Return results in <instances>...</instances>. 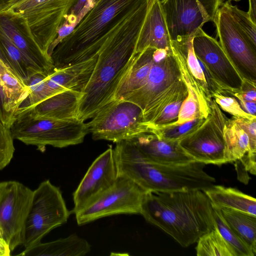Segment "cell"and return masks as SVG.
<instances>
[{
	"mask_svg": "<svg viewBox=\"0 0 256 256\" xmlns=\"http://www.w3.org/2000/svg\"><path fill=\"white\" fill-rule=\"evenodd\" d=\"M145 0L127 16L103 45L81 98L78 118L90 119L114 100L116 90L136 54V42L148 9Z\"/></svg>",
	"mask_w": 256,
	"mask_h": 256,
	"instance_id": "6da1fadb",
	"label": "cell"
},
{
	"mask_svg": "<svg viewBox=\"0 0 256 256\" xmlns=\"http://www.w3.org/2000/svg\"><path fill=\"white\" fill-rule=\"evenodd\" d=\"M140 214L184 248L214 228L212 206L200 190L146 192Z\"/></svg>",
	"mask_w": 256,
	"mask_h": 256,
	"instance_id": "7a4b0ae2",
	"label": "cell"
},
{
	"mask_svg": "<svg viewBox=\"0 0 256 256\" xmlns=\"http://www.w3.org/2000/svg\"><path fill=\"white\" fill-rule=\"evenodd\" d=\"M146 0H97L72 32L54 49L55 69L97 58L116 28Z\"/></svg>",
	"mask_w": 256,
	"mask_h": 256,
	"instance_id": "3957f363",
	"label": "cell"
},
{
	"mask_svg": "<svg viewBox=\"0 0 256 256\" xmlns=\"http://www.w3.org/2000/svg\"><path fill=\"white\" fill-rule=\"evenodd\" d=\"M116 144L114 150L118 174L130 178L146 192L204 190L216 182V179L204 170L203 162L153 163L144 158L131 140Z\"/></svg>",
	"mask_w": 256,
	"mask_h": 256,
	"instance_id": "277c9868",
	"label": "cell"
},
{
	"mask_svg": "<svg viewBox=\"0 0 256 256\" xmlns=\"http://www.w3.org/2000/svg\"><path fill=\"white\" fill-rule=\"evenodd\" d=\"M77 0H4L0 4V16H8L18 23L28 39L50 57L49 46Z\"/></svg>",
	"mask_w": 256,
	"mask_h": 256,
	"instance_id": "5b68a950",
	"label": "cell"
},
{
	"mask_svg": "<svg viewBox=\"0 0 256 256\" xmlns=\"http://www.w3.org/2000/svg\"><path fill=\"white\" fill-rule=\"evenodd\" d=\"M13 139L36 146L43 152L47 146L63 148L81 144L88 133L86 123L78 118L56 120L18 115L10 127Z\"/></svg>",
	"mask_w": 256,
	"mask_h": 256,
	"instance_id": "8992f818",
	"label": "cell"
},
{
	"mask_svg": "<svg viewBox=\"0 0 256 256\" xmlns=\"http://www.w3.org/2000/svg\"><path fill=\"white\" fill-rule=\"evenodd\" d=\"M60 189L49 180L33 190L22 234L24 249L41 242L53 229L66 223L70 214Z\"/></svg>",
	"mask_w": 256,
	"mask_h": 256,
	"instance_id": "52a82bcc",
	"label": "cell"
},
{
	"mask_svg": "<svg viewBox=\"0 0 256 256\" xmlns=\"http://www.w3.org/2000/svg\"><path fill=\"white\" fill-rule=\"evenodd\" d=\"M86 126L94 140L115 143L152 133L145 123L140 108L120 99L114 100L104 106L86 123Z\"/></svg>",
	"mask_w": 256,
	"mask_h": 256,
	"instance_id": "ba28073f",
	"label": "cell"
},
{
	"mask_svg": "<svg viewBox=\"0 0 256 256\" xmlns=\"http://www.w3.org/2000/svg\"><path fill=\"white\" fill-rule=\"evenodd\" d=\"M146 192L122 175L115 183L94 201L76 213L78 226L120 214H140Z\"/></svg>",
	"mask_w": 256,
	"mask_h": 256,
	"instance_id": "9c48e42d",
	"label": "cell"
},
{
	"mask_svg": "<svg viewBox=\"0 0 256 256\" xmlns=\"http://www.w3.org/2000/svg\"><path fill=\"white\" fill-rule=\"evenodd\" d=\"M210 112L194 130L179 140L182 149L196 161L221 165L224 158V128L227 117L212 98Z\"/></svg>",
	"mask_w": 256,
	"mask_h": 256,
	"instance_id": "30bf717a",
	"label": "cell"
},
{
	"mask_svg": "<svg viewBox=\"0 0 256 256\" xmlns=\"http://www.w3.org/2000/svg\"><path fill=\"white\" fill-rule=\"evenodd\" d=\"M171 42L193 38L214 22L222 0H160Z\"/></svg>",
	"mask_w": 256,
	"mask_h": 256,
	"instance_id": "8fae6325",
	"label": "cell"
},
{
	"mask_svg": "<svg viewBox=\"0 0 256 256\" xmlns=\"http://www.w3.org/2000/svg\"><path fill=\"white\" fill-rule=\"evenodd\" d=\"M214 22L220 46L242 79L256 82V46L236 24L224 3Z\"/></svg>",
	"mask_w": 256,
	"mask_h": 256,
	"instance_id": "7c38bea8",
	"label": "cell"
},
{
	"mask_svg": "<svg viewBox=\"0 0 256 256\" xmlns=\"http://www.w3.org/2000/svg\"><path fill=\"white\" fill-rule=\"evenodd\" d=\"M33 190L15 180L0 182V230L10 251L22 244Z\"/></svg>",
	"mask_w": 256,
	"mask_h": 256,
	"instance_id": "4fadbf2b",
	"label": "cell"
},
{
	"mask_svg": "<svg viewBox=\"0 0 256 256\" xmlns=\"http://www.w3.org/2000/svg\"><path fill=\"white\" fill-rule=\"evenodd\" d=\"M182 79L172 50L155 48L154 62L145 82L125 100L140 108L145 122L149 112L163 94Z\"/></svg>",
	"mask_w": 256,
	"mask_h": 256,
	"instance_id": "5bb4252c",
	"label": "cell"
},
{
	"mask_svg": "<svg viewBox=\"0 0 256 256\" xmlns=\"http://www.w3.org/2000/svg\"><path fill=\"white\" fill-rule=\"evenodd\" d=\"M118 176L114 150L110 146L92 162L74 192L72 213L79 212L110 188Z\"/></svg>",
	"mask_w": 256,
	"mask_h": 256,
	"instance_id": "9a60e30c",
	"label": "cell"
},
{
	"mask_svg": "<svg viewBox=\"0 0 256 256\" xmlns=\"http://www.w3.org/2000/svg\"><path fill=\"white\" fill-rule=\"evenodd\" d=\"M194 52L210 74L228 92L240 88L242 78L218 42L199 30L192 40Z\"/></svg>",
	"mask_w": 256,
	"mask_h": 256,
	"instance_id": "2e32d148",
	"label": "cell"
},
{
	"mask_svg": "<svg viewBox=\"0 0 256 256\" xmlns=\"http://www.w3.org/2000/svg\"><path fill=\"white\" fill-rule=\"evenodd\" d=\"M130 140L144 158L151 162L179 165L196 161L180 146V140H166L150 132Z\"/></svg>",
	"mask_w": 256,
	"mask_h": 256,
	"instance_id": "e0dca14e",
	"label": "cell"
},
{
	"mask_svg": "<svg viewBox=\"0 0 256 256\" xmlns=\"http://www.w3.org/2000/svg\"><path fill=\"white\" fill-rule=\"evenodd\" d=\"M172 50L188 95L182 104L177 122L170 125L182 124L196 118H206L210 112V102L192 76L180 54L172 46Z\"/></svg>",
	"mask_w": 256,
	"mask_h": 256,
	"instance_id": "ac0fdd59",
	"label": "cell"
},
{
	"mask_svg": "<svg viewBox=\"0 0 256 256\" xmlns=\"http://www.w3.org/2000/svg\"><path fill=\"white\" fill-rule=\"evenodd\" d=\"M28 92L24 82L0 60V114L6 127L10 128Z\"/></svg>",
	"mask_w": 256,
	"mask_h": 256,
	"instance_id": "d6986e66",
	"label": "cell"
},
{
	"mask_svg": "<svg viewBox=\"0 0 256 256\" xmlns=\"http://www.w3.org/2000/svg\"><path fill=\"white\" fill-rule=\"evenodd\" d=\"M147 47L172 50L160 0H150L148 9L136 42V54Z\"/></svg>",
	"mask_w": 256,
	"mask_h": 256,
	"instance_id": "ffe728a7",
	"label": "cell"
},
{
	"mask_svg": "<svg viewBox=\"0 0 256 256\" xmlns=\"http://www.w3.org/2000/svg\"><path fill=\"white\" fill-rule=\"evenodd\" d=\"M83 95L84 93L82 92L64 90L45 99L16 116L26 114L35 118L56 120L78 118V108Z\"/></svg>",
	"mask_w": 256,
	"mask_h": 256,
	"instance_id": "44dd1931",
	"label": "cell"
},
{
	"mask_svg": "<svg viewBox=\"0 0 256 256\" xmlns=\"http://www.w3.org/2000/svg\"><path fill=\"white\" fill-rule=\"evenodd\" d=\"M97 58L54 69L46 78L50 97L66 90L83 92L94 70Z\"/></svg>",
	"mask_w": 256,
	"mask_h": 256,
	"instance_id": "7402d4cb",
	"label": "cell"
},
{
	"mask_svg": "<svg viewBox=\"0 0 256 256\" xmlns=\"http://www.w3.org/2000/svg\"><path fill=\"white\" fill-rule=\"evenodd\" d=\"M0 28L40 72L50 74L54 70V67L52 58L44 55L22 34L14 20L8 16H0Z\"/></svg>",
	"mask_w": 256,
	"mask_h": 256,
	"instance_id": "603a6c76",
	"label": "cell"
},
{
	"mask_svg": "<svg viewBox=\"0 0 256 256\" xmlns=\"http://www.w3.org/2000/svg\"><path fill=\"white\" fill-rule=\"evenodd\" d=\"M91 250V246L76 234L48 242H40L24 249L20 256H84Z\"/></svg>",
	"mask_w": 256,
	"mask_h": 256,
	"instance_id": "cb8c5ba5",
	"label": "cell"
},
{
	"mask_svg": "<svg viewBox=\"0 0 256 256\" xmlns=\"http://www.w3.org/2000/svg\"><path fill=\"white\" fill-rule=\"evenodd\" d=\"M212 207L227 208L256 216V200L238 190L213 185L204 190Z\"/></svg>",
	"mask_w": 256,
	"mask_h": 256,
	"instance_id": "d4e9b609",
	"label": "cell"
},
{
	"mask_svg": "<svg viewBox=\"0 0 256 256\" xmlns=\"http://www.w3.org/2000/svg\"><path fill=\"white\" fill-rule=\"evenodd\" d=\"M0 60L24 82L34 74L40 72L10 40L0 28Z\"/></svg>",
	"mask_w": 256,
	"mask_h": 256,
	"instance_id": "484cf974",
	"label": "cell"
},
{
	"mask_svg": "<svg viewBox=\"0 0 256 256\" xmlns=\"http://www.w3.org/2000/svg\"><path fill=\"white\" fill-rule=\"evenodd\" d=\"M224 158L226 162L242 158L250 152L249 138L234 118H227L224 128Z\"/></svg>",
	"mask_w": 256,
	"mask_h": 256,
	"instance_id": "4316f807",
	"label": "cell"
},
{
	"mask_svg": "<svg viewBox=\"0 0 256 256\" xmlns=\"http://www.w3.org/2000/svg\"><path fill=\"white\" fill-rule=\"evenodd\" d=\"M228 224L256 252V216L233 209H220Z\"/></svg>",
	"mask_w": 256,
	"mask_h": 256,
	"instance_id": "83f0119b",
	"label": "cell"
},
{
	"mask_svg": "<svg viewBox=\"0 0 256 256\" xmlns=\"http://www.w3.org/2000/svg\"><path fill=\"white\" fill-rule=\"evenodd\" d=\"M196 250L198 256H236L214 227L198 238Z\"/></svg>",
	"mask_w": 256,
	"mask_h": 256,
	"instance_id": "f1b7e54d",
	"label": "cell"
},
{
	"mask_svg": "<svg viewBox=\"0 0 256 256\" xmlns=\"http://www.w3.org/2000/svg\"><path fill=\"white\" fill-rule=\"evenodd\" d=\"M193 38L172 42V46L180 54L192 76L200 86L209 101L212 97L208 92L204 73L192 47Z\"/></svg>",
	"mask_w": 256,
	"mask_h": 256,
	"instance_id": "f546056e",
	"label": "cell"
},
{
	"mask_svg": "<svg viewBox=\"0 0 256 256\" xmlns=\"http://www.w3.org/2000/svg\"><path fill=\"white\" fill-rule=\"evenodd\" d=\"M212 208L214 227L234 250L236 256H254L255 254L250 246L226 222L220 209L214 207Z\"/></svg>",
	"mask_w": 256,
	"mask_h": 256,
	"instance_id": "4dcf8cb0",
	"label": "cell"
},
{
	"mask_svg": "<svg viewBox=\"0 0 256 256\" xmlns=\"http://www.w3.org/2000/svg\"><path fill=\"white\" fill-rule=\"evenodd\" d=\"M48 74L38 72L24 82L28 88V94L20 105L15 117L50 97L45 83L46 78Z\"/></svg>",
	"mask_w": 256,
	"mask_h": 256,
	"instance_id": "1f68e13d",
	"label": "cell"
},
{
	"mask_svg": "<svg viewBox=\"0 0 256 256\" xmlns=\"http://www.w3.org/2000/svg\"><path fill=\"white\" fill-rule=\"evenodd\" d=\"M188 95V92L186 86L150 124L149 128L152 132L154 129L172 124L177 122L180 109Z\"/></svg>",
	"mask_w": 256,
	"mask_h": 256,
	"instance_id": "d6a6232c",
	"label": "cell"
},
{
	"mask_svg": "<svg viewBox=\"0 0 256 256\" xmlns=\"http://www.w3.org/2000/svg\"><path fill=\"white\" fill-rule=\"evenodd\" d=\"M205 118H196L177 125H167L154 129L152 133L169 140H180L198 128Z\"/></svg>",
	"mask_w": 256,
	"mask_h": 256,
	"instance_id": "836d02e7",
	"label": "cell"
},
{
	"mask_svg": "<svg viewBox=\"0 0 256 256\" xmlns=\"http://www.w3.org/2000/svg\"><path fill=\"white\" fill-rule=\"evenodd\" d=\"M224 4L236 24L250 42L256 46V24L252 21L248 12L232 5L229 1L226 2Z\"/></svg>",
	"mask_w": 256,
	"mask_h": 256,
	"instance_id": "e575fe53",
	"label": "cell"
},
{
	"mask_svg": "<svg viewBox=\"0 0 256 256\" xmlns=\"http://www.w3.org/2000/svg\"><path fill=\"white\" fill-rule=\"evenodd\" d=\"M10 128L0 120V170L6 167L12 160L15 148Z\"/></svg>",
	"mask_w": 256,
	"mask_h": 256,
	"instance_id": "d590c367",
	"label": "cell"
},
{
	"mask_svg": "<svg viewBox=\"0 0 256 256\" xmlns=\"http://www.w3.org/2000/svg\"><path fill=\"white\" fill-rule=\"evenodd\" d=\"M212 98L221 110L232 114V117L248 119L256 118V116L250 114L244 111L238 100L232 96L218 94H213Z\"/></svg>",
	"mask_w": 256,
	"mask_h": 256,
	"instance_id": "8d00e7d4",
	"label": "cell"
},
{
	"mask_svg": "<svg viewBox=\"0 0 256 256\" xmlns=\"http://www.w3.org/2000/svg\"><path fill=\"white\" fill-rule=\"evenodd\" d=\"M226 95L232 96L237 100L256 101V82L243 78L240 89L228 91Z\"/></svg>",
	"mask_w": 256,
	"mask_h": 256,
	"instance_id": "74e56055",
	"label": "cell"
},
{
	"mask_svg": "<svg viewBox=\"0 0 256 256\" xmlns=\"http://www.w3.org/2000/svg\"><path fill=\"white\" fill-rule=\"evenodd\" d=\"M198 60L204 73L208 88L211 97L213 94H218L226 95V91L224 88L217 82L201 62Z\"/></svg>",
	"mask_w": 256,
	"mask_h": 256,
	"instance_id": "f35d334b",
	"label": "cell"
},
{
	"mask_svg": "<svg viewBox=\"0 0 256 256\" xmlns=\"http://www.w3.org/2000/svg\"><path fill=\"white\" fill-rule=\"evenodd\" d=\"M241 108L248 114L256 116V101H246L238 100Z\"/></svg>",
	"mask_w": 256,
	"mask_h": 256,
	"instance_id": "ab89813d",
	"label": "cell"
},
{
	"mask_svg": "<svg viewBox=\"0 0 256 256\" xmlns=\"http://www.w3.org/2000/svg\"><path fill=\"white\" fill-rule=\"evenodd\" d=\"M10 252L8 244L3 238H0V256H10Z\"/></svg>",
	"mask_w": 256,
	"mask_h": 256,
	"instance_id": "60d3db41",
	"label": "cell"
},
{
	"mask_svg": "<svg viewBox=\"0 0 256 256\" xmlns=\"http://www.w3.org/2000/svg\"><path fill=\"white\" fill-rule=\"evenodd\" d=\"M249 10L248 12L252 21L256 24V0H248Z\"/></svg>",
	"mask_w": 256,
	"mask_h": 256,
	"instance_id": "b9f144b4",
	"label": "cell"
},
{
	"mask_svg": "<svg viewBox=\"0 0 256 256\" xmlns=\"http://www.w3.org/2000/svg\"><path fill=\"white\" fill-rule=\"evenodd\" d=\"M0 238H3L0 230Z\"/></svg>",
	"mask_w": 256,
	"mask_h": 256,
	"instance_id": "7bdbcfd3",
	"label": "cell"
},
{
	"mask_svg": "<svg viewBox=\"0 0 256 256\" xmlns=\"http://www.w3.org/2000/svg\"><path fill=\"white\" fill-rule=\"evenodd\" d=\"M228 1H236V2H238V1H240V0H227Z\"/></svg>",
	"mask_w": 256,
	"mask_h": 256,
	"instance_id": "ee69618b",
	"label": "cell"
},
{
	"mask_svg": "<svg viewBox=\"0 0 256 256\" xmlns=\"http://www.w3.org/2000/svg\"><path fill=\"white\" fill-rule=\"evenodd\" d=\"M2 121V120H1Z\"/></svg>",
	"mask_w": 256,
	"mask_h": 256,
	"instance_id": "f6af8a7d",
	"label": "cell"
}]
</instances>
